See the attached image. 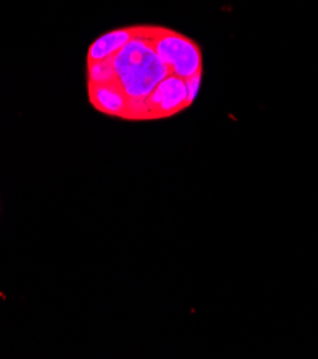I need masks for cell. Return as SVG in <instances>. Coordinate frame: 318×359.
Segmentation results:
<instances>
[{
	"label": "cell",
	"mask_w": 318,
	"mask_h": 359,
	"mask_svg": "<svg viewBox=\"0 0 318 359\" xmlns=\"http://www.w3.org/2000/svg\"><path fill=\"white\" fill-rule=\"evenodd\" d=\"M194 103L187 81L169 75L144 99H131L125 119L151 121L169 118Z\"/></svg>",
	"instance_id": "3"
},
{
	"label": "cell",
	"mask_w": 318,
	"mask_h": 359,
	"mask_svg": "<svg viewBox=\"0 0 318 359\" xmlns=\"http://www.w3.org/2000/svg\"><path fill=\"white\" fill-rule=\"evenodd\" d=\"M133 38L154 49L165 63L169 75L184 81L202 76V52L197 42L188 36L162 26H133Z\"/></svg>",
	"instance_id": "2"
},
{
	"label": "cell",
	"mask_w": 318,
	"mask_h": 359,
	"mask_svg": "<svg viewBox=\"0 0 318 359\" xmlns=\"http://www.w3.org/2000/svg\"><path fill=\"white\" fill-rule=\"evenodd\" d=\"M166 76L165 63L136 38L110 59L88 62V83H114L131 99L147 97Z\"/></svg>",
	"instance_id": "1"
},
{
	"label": "cell",
	"mask_w": 318,
	"mask_h": 359,
	"mask_svg": "<svg viewBox=\"0 0 318 359\" xmlns=\"http://www.w3.org/2000/svg\"><path fill=\"white\" fill-rule=\"evenodd\" d=\"M133 36V26L121 27L99 36V38L89 46L88 62H100L105 59H110L118 50H121L129 41H132Z\"/></svg>",
	"instance_id": "5"
},
{
	"label": "cell",
	"mask_w": 318,
	"mask_h": 359,
	"mask_svg": "<svg viewBox=\"0 0 318 359\" xmlns=\"http://www.w3.org/2000/svg\"><path fill=\"white\" fill-rule=\"evenodd\" d=\"M89 102L96 111L115 116L124 118L128 112L131 97L114 83H88Z\"/></svg>",
	"instance_id": "4"
}]
</instances>
